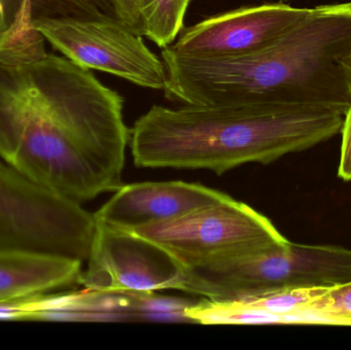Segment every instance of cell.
Listing matches in <instances>:
<instances>
[{
	"mask_svg": "<svg viewBox=\"0 0 351 350\" xmlns=\"http://www.w3.org/2000/svg\"><path fill=\"white\" fill-rule=\"evenodd\" d=\"M343 119L333 109L264 103L154 105L134 123L130 146L139 168L222 175L315 147L339 134Z\"/></svg>",
	"mask_w": 351,
	"mask_h": 350,
	"instance_id": "obj_2",
	"label": "cell"
},
{
	"mask_svg": "<svg viewBox=\"0 0 351 350\" xmlns=\"http://www.w3.org/2000/svg\"><path fill=\"white\" fill-rule=\"evenodd\" d=\"M3 32V22H2L1 16H0V34Z\"/></svg>",
	"mask_w": 351,
	"mask_h": 350,
	"instance_id": "obj_17",
	"label": "cell"
},
{
	"mask_svg": "<svg viewBox=\"0 0 351 350\" xmlns=\"http://www.w3.org/2000/svg\"><path fill=\"white\" fill-rule=\"evenodd\" d=\"M192 300L158 292L80 291L37 294L10 302L14 322H160L191 324Z\"/></svg>",
	"mask_w": 351,
	"mask_h": 350,
	"instance_id": "obj_8",
	"label": "cell"
},
{
	"mask_svg": "<svg viewBox=\"0 0 351 350\" xmlns=\"http://www.w3.org/2000/svg\"><path fill=\"white\" fill-rule=\"evenodd\" d=\"M340 133L342 140L338 177L346 182H351V105L344 115Z\"/></svg>",
	"mask_w": 351,
	"mask_h": 350,
	"instance_id": "obj_15",
	"label": "cell"
},
{
	"mask_svg": "<svg viewBox=\"0 0 351 350\" xmlns=\"http://www.w3.org/2000/svg\"><path fill=\"white\" fill-rule=\"evenodd\" d=\"M351 282V250L289 242L269 252L217 267L213 289L223 301L251 299L285 290L332 289Z\"/></svg>",
	"mask_w": 351,
	"mask_h": 350,
	"instance_id": "obj_5",
	"label": "cell"
},
{
	"mask_svg": "<svg viewBox=\"0 0 351 350\" xmlns=\"http://www.w3.org/2000/svg\"><path fill=\"white\" fill-rule=\"evenodd\" d=\"M82 263L45 251L0 248V302L78 285Z\"/></svg>",
	"mask_w": 351,
	"mask_h": 350,
	"instance_id": "obj_11",
	"label": "cell"
},
{
	"mask_svg": "<svg viewBox=\"0 0 351 350\" xmlns=\"http://www.w3.org/2000/svg\"><path fill=\"white\" fill-rule=\"evenodd\" d=\"M304 314H313L328 323L351 325V282L328 290Z\"/></svg>",
	"mask_w": 351,
	"mask_h": 350,
	"instance_id": "obj_14",
	"label": "cell"
},
{
	"mask_svg": "<svg viewBox=\"0 0 351 350\" xmlns=\"http://www.w3.org/2000/svg\"><path fill=\"white\" fill-rule=\"evenodd\" d=\"M45 41L36 30L0 36V158L82 205L123 185L125 101Z\"/></svg>",
	"mask_w": 351,
	"mask_h": 350,
	"instance_id": "obj_1",
	"label": "cell"
},
{
	"mask_svg": "<svg viewBox=\"0 0 351 350\" xmlns=\"http://www.w3.org/2000/svg\"><path fill=\"white\" fill-rule=\"evenodd\" d=\"M0 16L3 22L0 35L34 31V25L43 21L119 18L115 0H0Z\"/></svg>",
	"mask_w": 351,
	"mask_h": 350,
	"instance_id": "obj_12",
	"label": "cell"
},
{
	"mask_svg": "<svg viewBox=\"0 0 351 350\" xmlns=\"http://www.w3.org/2000/svg\"><path fill=\"white\" fill-rule=\"evenodd\" d=\"M131 232L162 247L185 269L224 264L290 242L267 217L230 197Z\"/></svg>",
	"mask_w": 351,
	"mask_h": 350,
	"instance_id": "obj_3",
	"label": "cell"
},
{
	"mask_svg": "<svg viewBox=\"0 0 351 350\" xmlns=\"http://www.w3.org/2000/svg\"><path fill=\"white\" fill-rule=\"evenodd\" d=\"M192 0H139L143 36L158 47L175 42L184 29L186 12Z\"/></svg>",
	"mask_w": 351,
	"mask_h": 350,
	"instance_id": "obj_13",
	"label": "cell"
},
{
	"mask_svg": "<svg viewBox=\"0 0 351 350\" xmlns=\"http://www.w3.org/2000/svg\"><path fill=\"white\" fill-rule=\"evenodd\" d=\"M94 214L37 186L0 158V248L30 249L86 262Z\"/></svg>",
	"mask_w": 351,
	"mask_h": 350,
	"instance_id": "obj_4",
	"label": "cell"
},
{
	"mask_svg": "<svg viewBox=\"0 0 351 350\" xmlns=\"http://www.w3.org/2000/svg\"><path fill=\"white\" fill-rule=\"evenodd\" d=\"M216 189L183 181L123 185L94 214L95 221L131 230L228 199Z\"/></svg>",
	"mask_w": 351,
	"mask_h": 350,
	"instance_id": "obj_10",
	"label": "cell"
},
{
	"mask_svg": "<svg viewBox=\"0 0 351 350\" xmlns=\"http://www.w3.org/2000/svg\"><path fill=\"white\" fill-rule=\"evenodd\" d=\"M34 29L64 57L88 70L112 74L142 88L164 90L166 65L143 36L119 18H64Z\"/></svg>",
	"mask_w": 351,
	"mask_h": 350,
	"instance_id": "obj_6",
	"label": "cell"
},
{
	"mask_svg": "<svg viewBox=\"0 0 351 350\" xmlns=\"http://www.w3.org/2000/svg\"><path fill=\"white\" fill-rule=\"evenodd\" d=\"M95 223L78 285L103 291H180L185 268L170 253L135 232Z\"/></svg>",
	"mask_w": 351,
	"mask_h": 350,
	"instance_id": "obj_7",
	"label": "cell"
},
{
	"mask_svg": "<svg viewBox=\"0 0 351 350\" xmlns=\"http://www.w3.org/2000/svg\"><path fill=\"white\" fill-rule=\"evenodd\" d=\"M138 1L139 0H115V6L119 20L143 36Z\"/></svg>",
	"mask_w": 351,
	"mask_h": 350,
	"instance_id": "obj_16",
	"label": "cell"
},
{
	"mask_svg": "<svg viewBox=\"0 0 351 350\" xmlns=\"http://www.w3.org/2000/svg\"><path fill=\"white\" fill-rule=\"evenodd\" d=\"M280 1H291V0H280Z\"/></svg>",
	"mask_w": 351,
	"mask_h": 350,
	"instance_id": "obj_18",
	"label": "cell"
},
{
	"mask_svg": "<svg viewBox=\"0 0 351 350\" xmlns=\"http://www.w3.org/2000/svg\"><path fill=\"white\" fill-rule=\"evenodd\" d=\"M311 12V8H293L284 2L241 6L183 29L167 47L202 59L247 55L272 45Z\"/></svg>",
	"mask_w": 351,
	"mask_h": 350,
	"instance_id": "obj_9",
	"label": "cell"
}]
</instances>
